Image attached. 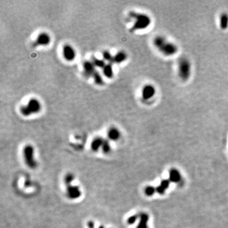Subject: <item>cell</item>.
<instances>
[{
    "label": "cell",
    "instance_id": "cell-1",
    "mask_svg": "<svg viewBox=\"0 0 228 228\" xmlns=\"http://www.w3.org/2000/svg\"><path fill=\"white\" fill-rule=\"evenodd\" d=\"M153 44L162 54L166 56H171L178 52V48L174 43L168 41L162 35H157L153 39Z\"/></svg>",
    "mask_w": 228,
    "mask_h": 228
},
{
    "label": "cell",
    "instance_id": "cell-2",
    "mask_svg": "<svg viewBox=\"0 0 228 228\" xmlns=\"http://www.w3.org/2000/svg\"><path fill=\"white\" fill-rule=\"evenodd\" d=\"M129 15L135 20L133 27L130 29L131 32L145 29L150 26L151 23V18L145 14L130 11Z\"/></svg>",
    "mask_w": 228,
    "mask_h": 228
},
{
    "label": "cell",
    "instance_id": "cell-3",
    "mask_svg": "<svg viewBox=\"0 0 228 228\" xmlns=\"http://www.w3.org/2000/svg\"><path fill=\"white\" fill-rule=\"evenodd\" d=\"M191 74V64L189 60L185 57L181 58L178 62V76L181 80L188 81Z\"/></svg>",
    "mask_w": 228,
    "mask_h": 228
},
{
    "label": "cell",
    "instance_id": "cell-4",
    "mask_svg": "<svg viewBox=\"0 0 228 228\" xmlns=\"http://www.w3.org/2000/svg\"><path fill=\"white\" fill-rule=\"evenodd\" d=\"M23 155L25 163L30 168L34 169L37 167V162L34 159V149L31 145H27L23 150Z\"/></svg>",
    "mask_w": 228,
    "mask_h": 228
},
{
    "label": "cell",
    "instance_id": "cell-5",
    "mask_svg": "<svg viewBox=\"0 0 228 228\" xmlns=\"http://www.w3.org/2000/svg\"><path fill=\"white\" fill-rule=\"evenodd\" d=\"M66 195L70 200H76L81 197L82 193L79 186L72 184L66 185Z\"/></svg>",
    "mask_w": 228,
    "mask_h": 228
},
{
    "label": "cell",
    "instance_id": "cell-6",
    "mask_svg": "<svg viewBox=\"0 0 228 228\" xmlns=\"http://www.w3.org/2000/svg\"><path fill=\"white\" fill-rule=\"evenodd\" d=\"M63 56L68 62H73L76 57V53L74 48L69 45L65 44L63 48Z\"/></svg>",
    "mask_w": 228,
    "mask_h": 228
},
{
    "label": "cell",
    "instance_id": "cell-7",
    "mask_svg": "<svg viewBox=\"0 0 228 228\" xmlns=\"http://www.w3.org/2000/svg\"><path fill=\"white\" fill-rule=\"evenodd\" d=\"M155 93V88L151 85H147L142 89V98L144 100H149L154 97Z\"/></svg>",
    "mask_w": 228,
    "mask_h": 228
},
{
    "label": "cell",
    "instance_id": "cell-8",
    "mask_svg": "<svg viewBox=\"0 0 228 228\" xmlns=\"http://www.w3.org/2000/svg\"><path fill=\"white\" fill-rule=\"evenodd\" d=\"M26 105L27 106L31 114H37L41 110V104L36 98H32L30 99Z\"/></svg>",
    "mask_w": 228,
    "mask_h": 228
},
{
    "label": "cell",
    "instance_id": "cell-9",
    "mask_svg": "<svg viewBox=\"0 0 228 228\" xmlns=\"http://www.w3.org/2000/svg\"><path fill=\"white\" fill-rule=\"evenodd\" d=\"M51 42L50 35L46 32L40 33L35 40V44L39 46H47Z\"/></svg>",
    "mask_w": 228,
    "mask_h": 228
},
{
    "label": "cell",
    "instance_id": "cell-10",
    "mask_svg": "<svg viewBox=\"0 0 228 228\" xmlns=\"http://www.w3.org/2000/svg\"><path fill=\"white\" fill-rule=\"evenodd\" d=\"M83 68L84 72L87 76H92L94 72L96 70L95 66L93 64V62L86 61L83 64Z\"/></svg>",
    "mask_w": 228,
    "mask_h": 228
},
{
    "label": "cell",
    "instance_id": "cell-11",
    "mask_svg": "<svg viewBox=\"0 0 228 228\" xmlns=\"http://www.w3.org/2000/svg\"><path fill=\"white\" fill-rule=\"evenodd\" d=\"M108 137L112 141H117L121 138V132L116 127H111L108 131Z\"/></svg>",
    "mask_w": 228,
    "mask_h": 228
},
{
    "label": "cell",
    "instance_id": "cell-12",
    "mask_svg": "<svg viewBox=\"0 0 228 228\" xmlns=\"http://www.w3.org/2000/svg\"><path fill=\"white\" fill-rule=\"evenodd\" d=\"M104 139L101 137L95 138L91 144V148L93 151H97L100 148H102Z\"/></svg>",
    "mask_w": 228,
    "mask_h": 228
},
{
    "label": "cell",
    "instance_id": "cell-13",
    "mask_svg": "<svg viewBox=\"0 0 228 228\" xmlns=\"http://www.w3.org/2000/svg\"><path fill=\"white\" fill-rule=\"evenodd\" d=\"M127 58V55L126 52L121 51L118 52L117 53H116L113 56V60L112 62L116 63V64H121L123 62H124Z\"/></svg>",
    "mask_w": 228,
    "mask_h": 228
},
{
    "label": "cell",
    "instance_id": "cell-14",
    "mask_svg": "<svg viewBox=\"0 0 228 228\" xmlns=\"http://www.w3.org/2000/svg\"><path fill=\"white\" fill-rule=\"evenodd\" d=\"M103 74L104 76L109 78V79H112L114 76V70H113V66L112 65V64L109 63L105 65V66L104 67V68H103Z\"/></svg>",
    "mask_w": 228,
    "mask_h": 228
},
{
    "label": "cell",
    "instance_id": "cell-15",
    "mask_svg": "<svg viewBox=\"0 0 228 228\" xmlns=\"http://www.w3.org/2000/svg\"><path fill=\"white\" fill-rule=\"evenodd\" d=\"M220 27L223 30H226L228 27V15L226 13H223L221 15Z\"/></svg>",
    "mask_w": 228,
    "mask_h": 228
},
{
    "label": "cell",
    "instance_id": "cell-16",
    "mask_svg": "<svg viewBox=\"0 0 228 228\" xmlns=\"http://www.w3.org/2000/svg\"><path fill=\"white\" fill-rule=\"evenodd\" d=\"M92 77L94 79V82L97 84V85L102 86L104 84V82H103V78H102V76L100 75V74L98 73V72L97 70H96L94 72V73H93Z\"/></svg>",
    "mask_w": 228,
    "mask_h": 228
},
{
    "label": "cell",
    "instance_id": "cell-17",
    "mask_svg": "<svg viewBox=\"0 0 228 228\" xmlns=\"http://www.w3.org/2000/svg\"><path fill=\"white\" fill-rule=\"evenodd\" d=\"M93 64H94V65L97 67L98 68H103L105 66L106 64L104 61V60H102V59H99V58H94L93 60Z\"/></svg>",
    "mask_w": 228,
    "mask_h": 228
},
{
    "label": "cell",
    "instance_id": "cell-18",
    "mask_svg": "<svg viewBox=\"0 0 228 228\" xmlns=\"http://www.w3.org/2000/svg\"><path fill=\"white\" fill-rule=\"evenodd\" d=\"M102 149L103 153H105L106 154L109 153L110 152L111 147H110V144L109 141L106 140V139H104Z\"/></svg>",
    "mask_w": 228,
    "mask_h": 228
},
{
    "label": "cell",
    "instance_id": "cell-19",
    "mask_svg": "<svg viewBox=\"0 0 228 228\" xmlns=\"http://www.w3.org/2000/svg\"><path fill=\"white\" fill-rule=\"evenodd\" d=\"M74 179V176L73 173H68L64 177V183L66 185L71 184Z\"/></svg>",
    "mask_w": 228,
    "mask_h": 228
},
{
    "label": "cell",
    "instance_id": "cell-20",
    "mask_svg": "<svg viewBox=\"0 0 228 228\" xmlns=\"http://www.w3.org/2000/svg\"><path fill=\"white\" fill-rule=\"evenodd\" d=\"M20 111L21 114L24 117H29L31 115H32L27 105L22 106L20 109Z\"/></svg>",
    "mask_w": 228,
    "mask_h": 228
},
{
    "label": "cell",
    "instance_id": "cell-21",
    "mask_svg": "<svg viewBox=\"0 0 228 228\" xmlns=\"http://www.w3.org/2000/svg\"><path fill=\"white\" fill-rule=\"evenodd\" d=\"M113 56L109 51H105L103 52V57L105 60L112 62L113 60Z\"/></svg>",
    "mask_w": 228,
    "mask_h": 228
},
{
    "label": "cell",
    "instance_id": "cell-22",
    "mask_svg": "<svg viewBox=\"0 0 228 228\" xmlns=\"http://www.w3.org/2000/svg\"><path fill=\"white\" fill-rule=\"evenodd\" d=\"M136 218H137V216L136 215H133V216H131V217H130L128 220H127V222L129 224H133L135 221L136 220Z\"/></svg>",
    "mask_w": 228,
    "mask_h": 228
},
{
    "label": "cell",
    "instance_id": "cell-23",
    "mask_svg": "<svg viewBox=\"0 0 228 228\" xmlns=\"http://www.w3.org/2000/svg\"><path fill=\"white\" fill-rule=\"evenodd\" d=\"M88 227L89 228H94V222L93 221H89L88 224Z\"/></svg>",
    "mask_w": 228,
    "mask_h": 228
},
{
    "label": "cell",
    "instance_id": "cell-24",
    "mask_svg": "<svg viewBox=\"0 0 228 228\" xmlns=\"http://www.w3.org/2000/svg\"><path fill=\"white\" fill-rule=\"evenodd\" d=\"M98 228H105V227L103 226H100Z\"/></svg>",
    "mask_w": 228,
    "mask_h": 228
}]
</instances>
